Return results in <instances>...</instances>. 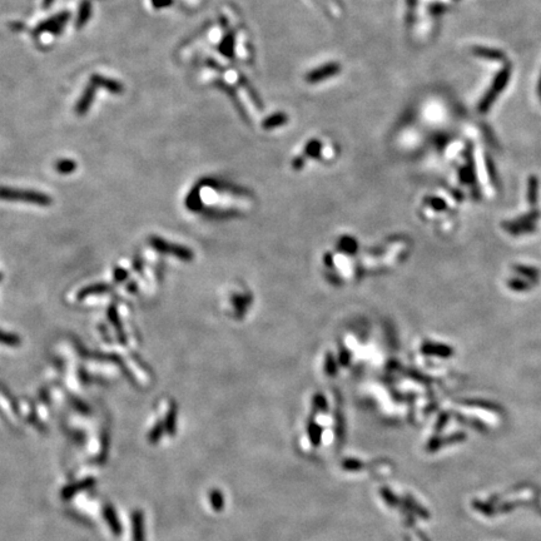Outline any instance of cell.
<instances>
[{
    "instance_id": "5b68a950",
    "label": "cell",
    "mask_w": 541,
    "mask_h": 541,
    "mask_svg": "<svg viewBox=\"0 0 541 541\" xmlns=\"http://www.w3.org/2000/svg\"><path fill=\"white\" fill-rule=\"evenodd\" d=\"M509 74H510L509 69H505V70H502L501 73H500L499 77H497L496 80L494 82V85H492L491 90L487 93V94H486V97L483 98L482 103H481V106H480L481 111L486 112V109L490 107V104L492 103V101L495 99V97L499 94L500 90H501L502 88L505 87V84H506L507 79H509Z\"/></svg>"
},
{
    "instance_id": "7a4b0ae2",
    "label": "cell",
    "mask_w": 541,
    "mask_h": 541,
    "mask_svg": "<svg viewBox=\"0 0 541 541\" xmlns=\"http://www.w3.org/2000/svg\"><path fill=\"white\" fill-rule=\"evenodd\" d=\"M337 156V149L332 143H325L322 139H308L303 148L291 161L293 171L302 172L309 163H331Z\"/></svg>"
},
{
    "instance_id": "8992f818",
    "label": "cell",
    "mask_w": 541,
    "mask_h": 541,
    "mask_svg": "<svg viewBox=\"0 0 541 541\" xmlns=\"http://www.w3.org/2000/svg\"><path fill=\"white\" fill-rule=\"evenodd\" d=\"M287 121L288 118L285 113H276L264 119L263 123H262V128L267 130L276 129V128L283 127Z\"/></svg>"
},
{
    "instance_id": "3957f363",
    "label": "cell",
    "mask_w": 541,
    "mask_h": 541,
    "mask_svg": "<svg viewBox=\"0 0 541 541\" xmlns=\"http://www.w3.org/2000/svg\"><path fill=\"white\" fill-rule=\"evenodd\" d=\"M231 291L227 296L230 314L235 319H244L252 313L256 303L253 291L243 283L233 286Z\"/></svg>"
},
{
    "instance_id": "6da1fadb",
    "label": "cell",
    "mask_w": 541,
    "mask_h": 541,
    "mask_svg": "<svg viewBox=\"0 0 541 541\" xmlns=\"http://www.w3.org/2000/svg\"><path fill=\"white\" fill-rule=\"evenodd\" d=\"M363 249L354 233L338 235L321 256V269L327 282L346 287L363 280Z\"/></svg>"
},
{
    "instance_id": "277c9868",
    "label": "cell",
    "mask_w": 541,
    "mask_h": 541,
    "mask_svg": "<svg viewBox=\"0 0 541 541\" xmlns=\"http://www.w3.org/2000/svg\"><path fill=\"white\" fill-rule=\"evenodd\" d=\"M341 65L338 63H327L322 66L313 69L306 75V82L309 84H317V83L325 82L328 78H333L337 74H340Z\"/></svg>"
}]
</instances>
